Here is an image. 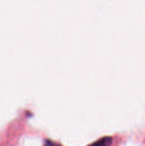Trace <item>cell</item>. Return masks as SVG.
Instances as JSON below:
<instances>
[{
    "label": "cell",
    "mask_w": 145,
    "mask_h": 146,
    "mask_svg": "<svg viewBox=\"0 0 145 146\" xmlns=\"http://www.w3.org/2000/svg\"><path fill=\"white\" fill-rule=\"evenodd\" d=\"M45 146H55V145H52L51 143H50V142H49V144H48V145H45Z\"/></svg>",
    "instance_id": "cell-2"
},
{
    "label": "cell",
    "mask_w": 145,
    "mask_h": 146,
    "mask_svg": "<svg viewBox=\"0 0 145 146\" xmlns=\"http://www.w3.org/2000/svg\"><path fill=\"white\" fill-rule=\"evenodd\" d=\"M111 143H112V139L109 137H105L94 142L93 144H91L89 146H109L111 145Z\"/></svg>",
    "instance_id": "cell-1"
}]
</instances>
